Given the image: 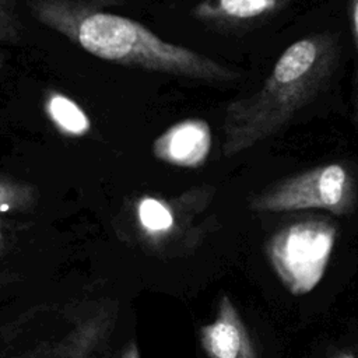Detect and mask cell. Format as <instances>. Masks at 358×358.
<instances>
[{"label":"cell","mask_w":358,"mask_h":358,"mask_svg":"<svg viewBox=\"0 0 358 358\" xmlns=\"http://www.w3.org/2000/svg\"><path fill=\"white\" fill-rule=\"evenodd\" d=\"M337 55V39L330 34L310 35L289 45L255 92L228 103L222 154L238 155L282 130L324 87Z\"/></svg>","instance_id":"1"},{"label":"cell","mask_w":358,"mask_h":358,"mask_svg":"<svg viewBox=\"0 0 358 358\" xmlns=\"http://www.w3.org/2000/svg\"><path fill=\"white\" fill-rule=\"evenodd\" d=\"M117 315L106 298L35 306L0 329V358H102Z\"/></svg>","instance_id":"2"},{"label":"cell","mask_w":358,"mask_h":358,"mask_svg":"<svg viewBox=\"0 0 358 358\" xmlns=\"http://www.w3.org/2000/svg\"><path fill=\"white\" fill-rule=\"evenodd\" d=\"M73 42L92 56L126 67L208 83L238 77L227 66L193 49L169 43L143 24L109 11L87 17Z\"/></svg>","instance_id":"3"},{"label":"cell","mask_w":358,"mask_h":358,"mask_svg":"<svg viewBox=\"0 0 358 358\" xmlns=\"http://www.w3.org/2000/svg\"><path fill=\"white\" fill-rule=\"evenodd\" d=\"M213 194L211 186H199L176 199L152 194L138 197L133 206V224L140 245L158 257L192 252L204 235L194 220L207 208Z\"/></svg>","instance_id":"4"},{"label":"cell","mask_w":358,"mask_h":358,"mask_svg":"<svg viewBox=\"0 0 358 358\" xmlns=\"http://www.w3.org/2000/svg\"><path fill=\"white\" fill-rule=\"evenodd\" d=\"M357 199L352 173L341 164H327L267 186L250 199L249 208L257 213L320 208L345 215L355 208Z\"/></svg>","instance_id":"5"},{"label":"cell","mask_w":358,"mask_h":358,"mask_svg":"<svg viewBox=\"0 0 358 358\" xmlns=\"http://www.w3.org/2000/svg\"><path fill=\"white\" fill-rule=\"evenodd\" d=\"M336 238V225L322 218L296 221L270 238L266 246L268 260L291 294H308L320 282Z\"/></svg>","instance_id":"6"},{"label":"cell","mask_w":358,"mask_h":358,"mask_svg":"<svg viewBox=\"0 0 358 358\" xmlns=\"http://www.w3.org/2000/svg\"><path fill=\"white\" fill-rule=\"evenodd\" d=\"M211 130L203 119H185L169 126L152 143V154L164 164L199 168L210 154Z\"/></svg>","instance_id":"7"},{"label":"cell","mask_w":358,"mask_h":358,"mask_svg":"<svg viewBox=\"0 0 358 358\" xmlns=\"http://www.w3.org/2000/svg\"><path fill=\"white\" fill-rule=\"evenodd\" d=\"M199 337L208 358H257L246 326L228 295L220 298L214 320L200 327Z\"/></svg>","instance_id":"8"},{"label":"cell","mask_w":358,"mask_h":358,"mask_svg":"<svg viewBox=\"0 0 358 358\" xmlns=\"http://www.w3.org/2000/svg\"><path fill=\"white\" fill-rule=\"evenodd\" d=\"M291 0H201L192 15L204 24L241 27L282 10Z\"/></svg>","instance_id":"9"},{"label":"cell","mask_w":358,"mask_h":358,"mask_svg":"<svg viewBox=\"0 0 358 358\" xmlns=\"http://www.w3.org/2000/svg\"><path fill=\"white\" fill-rule=\"evenodd\" d=\"M117 0H29L35 18L71 42L78 25L90 15L106 11Z\"/></svg>","instance_id":"10"},{"label":"cell","mask_w":358,"mask_h":358,"mask_svg":"<svg viewBox=\"0 0 358 358\" xmlns=\"http://www.w3.org/2000/svg\"><path fill=\"white\" fill-rule=\"evenodd\" d=\"M43 110L52 124L64 136L83 137L91 130V120L85 110L70 96L50 90L45 94Z\"/></svg>","instance_id":"11"},{"label":"cell","mask_w":358,"mask_h":358,"mask_svg":"<svg viewBox=\"0 0 358 358\" xmlns=\"http://www.w3.org/2000/svg\"><path fill=\"white\" fill-rule=\"evenodd\" d=\"M35 201L36 190L31 183L0 176V215L28 211Z\"/></svg>","instance_id":"12"},{"label":"cell","mask_w":358,"mask_h":358,"mask_svg":"<svg viewBox=\"0 0 358 358\" xmlns=\"http://www.w3.org/2000/svg\"><path fill=\"white\" fill-rule=\"evenodd\" d=\"M22 22L13 0H0V43H14L22 35Z\"/></svg>","instance_id":"13"},{"label":"cell","mask_w":358,"mask_h":358,"mask_svg":"<svg viewBox=\"0 0 358 358\" xmlns=\"http://www.w3.org/2000/svg\"><path fill=\"white\" fill-rule=\"evenodd\" d=\"M350 17H351L352 36L358 50V0H350Z\"/></svg>","instance_id":"14"},{"label":"cell","mask_w":358,"mask_h":358,"mask_svg":"<svg viewBox=\"0 0 358 358\" xmlns=\"http://www.w3.org/2000/svg\"><path fill=\"white\" fill-rule=\"evenodd\" d=\"M117 358H141L137 344H136L134 341L127 343V344L122 348V351H120V354H119Z\"/></svg>","instance_id":"15"},{"label":"cell","mask_w":358,"mask_h":358,"mask_svg":"<svg viewBox=\"0 0 358 358\" xmlns=\"http://www.w3.org/2000/svg\"><path fill=\"white\" fill-rule=\"evenodd\" d=\"M7 246H8V231H7L6 222L0 220V256L6 252Z\"/></svg>","instance_id":"16"},{"label":"cell","mask_w":358,"mask_h":358,"mask_svg":"<svg viewBox=\"0 0 358 358\" xmlns=\"http://www.w3.org/2000/svg\"><path fill=\"white\" fill-rule=\"evenodd\" d=\"M4 63H6V56H4V53H1V52H0V71L3 70Z\"/></svg>","instance_id":"17"},{"label":"cell","mask_w":358,"mask_h":358,"mask_svg":"<svg viewBox=\"0 0 358 358\" xmlns=\"http://www.w3.org/2000/svg\"><path fill=\"white\" fill-rule=\"evenodd\" d=\"M337 358H355L352 354H350V352H343V354H340Z\"/></svg>","instance_id":"18"}]
</instances>
